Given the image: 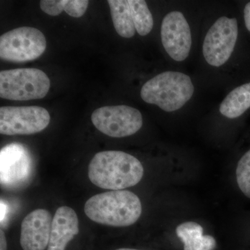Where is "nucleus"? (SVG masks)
Instances as JSON below:
<instances>
[{
	"label": "nucleus",
	"mask_w": 250,
	"mask_h": 250,
	"mask_svg": "<svg viewBox=\"0 0 250 250\" xmlns=\"http://www.w3.org/2000/svg\"><path fill=\"white\" fill-rule=\"evenodd\" d=\"M163 47L172 60L182 62L192 49V33L183 13L172 11L164 16L161 26Z\"/></svg>",
	"instance_id": "9"
},
{
	"label": "nucleus",
	"mask_w": 250,
	"mask_h": 250,
	"mask_svg": "<svg viewBox=\"0 0 250 250\" xmlns=\"http://www.w3.org/2000/svg\"><path fill=\"white\" fill-rule=\"evenodd\" d=\"M144 168L139 159L121 151H104L93 156L88 167L90 182L99 188L122 190L139 183Z\"/></svg>",
	"instance_id": "1"
},
{
	"label": "nucleus",
	"mask_w": 250,
	"mask_h": 250,
	"mask_svg": "<svg viewBox=\"0 0 250 250\" xmlns=\"http://www.w3.org/2000/svg\"><path fill=\"white\" fill-rule=\"evenodd\" d=\"M195 87L191 78L178 71H165L143 84L141 97L143 101L163 111L172 113L181 109L193 96Z\"/></svg>",
	"instance_id": "3"
},
{
	"label": "nucleus",
	"mask_w": 250,
	"mask_h": 250,
	"mask_svg": "<svg viewBox=\"0 0 250 250\" xmlns=\"http://www.w3.org/2000/svg\"><path fill=\"white\" fill-rule=\"evenodd\" d=\"M135 28L141 36L148 35L152 30L154 19L147 3L143 0H128Z\"/></svg>",
	"instance_id": "16"
},
{
	"label": "nucleus",
	"mask_w": 250,
	"mask_h": 250,
	"mask_svg": "<svg viewBox=\"0 0 250 250\" xmlns=\"http://www.w3.org/2000/svg\"><path fill=\"white\" fill-rule=\"evenodd\" d=\"M6 211H7V207L5 205L2 200L1 201V222L2 223L3 220H4L5 216L6 215Z\"/></svg>",
	"instance_id": "22"
},
{
	"label": "nucleus",
	"mask_w": 250,
	"mask_h": 250,
	"mask_svg": "<svg viewBox=\"0 0 250 250\" xmlns=\"http://www.w3.org/2000/svg\"><path fill=\"white\" fill-rule=\"evenodd\" d=\"M89 1L87 0H64V11L73 18L83 16Z\"/></svg>",
	"instance_id": "18"
},
{
	"label": "nucleus",
	"mask_w": 250,
	"mask_h": 250,
	"mask_svg": "<svg viewBox=\"0 0 250 250\" xmlns=\"http://www.w3.org/2000/svg\"><path fill=\"white\" fill-rule=\"evenodd\" d=\"M50 81L39 69L20 68L0 72V97L13 101L45 98Z\"/></svg>",
	"instance_id": "4"
},
{
	"label": "nucleus",
	"mask_w": 250,
	"mask_h": 250,
	"mask_svg": "<svg viewBox=\"0 0 250 250\" xmlns=\"http://www.w3.org/2000/svg\"><path fill=\"white\" fill-rule=\"evenodd\" d=\"M250 109V82L231 90L220 103L219 111L228 119H238Z\"/></svg>",
	"instance_id": "14"
},
{
	"label": "nucleus",
	"mask_w": 250,
	"mask_h": 250,
	"mask_svg": "<svg viewBox=\"0 0 250 250\" xmlns=\"http://www.w3.org/2000/svg\"><path fill=\"white\" fill-rule=\"evenodd\" d=\"M235 174L237 187L242 195L250 200V147L238 159Z\"/></svg>",
	"instance_id": "17"
},
{
	"label": "nucleus",
	"mask_w": 250,
	"mask_h": 250,
	"mask_svg": "<svg viewBox=\"0 0 250 250\" xmlns=\"http://www.w3.org/2000/svg\"><path fill=\"white\" fill-rule=\"evenodd\" d=\"M91 121L100 132L112 138L132 136L143 124L141 111L126 105L97 108L92 113Z\"/></svg>",
	"instance_id": "7"
},
{
	"label": "nucleus",
	"mask_w": 250,
	"mask_h": 250,
	"mask_svg": "<svg viewBox=\"0 0 250 250\" xmlns=\"http://www.w3.org/2000/svg\"><path fill=\"white\" fill-rule=\"evenodd\" d=\"M0 250H7V241L2 229L0 230Z\"/></svg>",
	"instance_id": "21"
},
{
	"label": "nucleus",
	"mask_w": 250,
	"mask_h": 250,
	"mask_svg": "<svg viewBox=\"0 0 250 250\" xmlns=\"http://www.w3.org/2000/svg\"><path fill=\"white\" fill-rule=\"evenodd\" d=\"M50 123V115L38 106H1L0 133L6 136L31 135L41 132Z\"/></svg>",
	"instance_id": "8"
},
{
	"label": "nucleus",
	"mask_w": 250,
	"mask_h": 250,
	"mask_svg": "<svg viewBox=\"0 0 250 250\" xmlns=\"http://www.w3.org/2000/svg\"><path fill=\"white\" fill-rule=\"evenodd\" d=\"M116 250H136V249H131V248H121V249H118Z\"/></svg>",
	"instance_id": "23"
},
{
	"label": "nucleus",
	"mask_w": 250,
	"mask_h": 250,
	"mask_svg": "<svg viewBox=\"0 0 250 250\" xmlns=\"http://www.w3.org/2000/svg\"><path fill=\"white\" fill-rule=\"evenodd\" d=\"M41 9L51 16H57L64 11V0H42L40 1Z\"/></svg>",
	"instance_id": "19"
},
{
	"label": "nucleus",
	"mask_w": 250,
	"mask_h": 250,
	"mask_svg": "<svg viewBox=\"0 0 250 250\" xmlns=\"http://www.w3.org/2000/svg\"><path fill=\"white\" fill-rule=\"evenodd\" d=\"M85 214L92 221L115 228L134 225L142 214L139 197L129 190L98 194L85 202Z\"/></svg>",
	"instance_id": "2"
},
{
	"label": "nucleus",
	"mask_w": 250,
	"mask_h": 250,
	"mask_svg": "<svg viewBox=\"0 0 250 250\" xmlns=\"http://www.w3.org/2000/svg\"><path fill=\"white\" fill-rule=\"evenodd\" d=\"M47 47L44 34L39 29L22 27L0 37V57L6 62H22L39 58Z\"/></svg>",
	"instance_id": "6"
},
{
	"label": "nucleus",
	"mask_w": 250,
	"mask_h": 250,
	"mask_svg": "<svg viewBox=\"0 0 250 250\" xmlns=\"http://www.w3.org/2000/svg\"><path fill=\"white\" fill-rule=\"evenodd\" d=\"M52 217L48 210H33L21 224V246L23 250H45L48 247Z\"/></svg>",
	"instance_id": "11"
},
{
	"label": "nucleus",
	"mask_w": 250,
	"mask_h": 250,
	"mask_svg": "<svg viewBox=\"0 0 250 250\" xmlns=\"http://www.w3.org/2000/svg\"><path fill=\"white\" fill-rule=\"evenodd\" d=\"M238 38V23L236 18L224 16L213 23L206 34L202 44L205 62L214 67L226 64L231 58Z\"/></svg>",
	"instance_id": "5"
},
{
	"label": "nucleus",
	"mask_w": 250,
	"mask_h": 250,
	"mask_svg": "<svg viewBox=\"0 0 250 250\" xmlns=\"http://www.w3.org/2000/svg\"><path fill=\"white\" fill-rule=\"evenodd\" d=\"M243 19L246 29L250 33V1L245 5L243 9Z\"/></svg>",
	"instance_id": "20"
},
{
	"label": "nucleus",
	"mask_w": 250,
	"mask_h": 250,
	"mask_svg": "<svg viewBox=\"0 0 250 250\" xmlns=\"http://www.w3.org/2000/svg\"><path fill=\"white\" fill-rule=\"evenodd\" d=\"M112 21L118 35L131 39L136 34L134 21L127 0H108Z\"/></svg>",
	"instance_id": "15"
},
{
	"label": "nucleus",
	"mask_w": 250,
	"mask_h": 250,
	"mask_svg": "<svg viewBox=\"0 0 250 250\" xmlns=\"http://www.w3.org/2000/svg\"><path fill=\"white\" fill-rule=\"evenodd\" d=\"M79 232V219L75 210L66 206L59 207L52 220L47 250H65Z\"/></svg>",
	"instance_id": "12"
},
{
	"label": "nucleus",
	"mask_w": 250,
	"mask_h": 250,
	"mask_svg": "<svg viewBox=\"0 0 250 250\" xmlns=\"http://www.w3.org/2000/svg\"><path fill=\"white\" fill-rule=\"evenodd\" d=\"M1 184L16 187L24 183L31 175V160L29 153L22 145L11 143L0 152Z\"/></svg>",
	"instance_id": "10"
},
{
	"label": "nucleus",
	"mask_w": 250,
	"mask_h": 250,
	"mask_svg": "<svg viewBox=\"0 0 250 250\" xmlns=\"http://www.w3.org/2000/svg\"><path fill=\"white\" fill-rule=\"evenodd\" d=\"M203 232L201 225L192 221L180 224L176 228V234L184 243V250H214L217 246L214 237Z\"/></svg>",
	"instance_id": "13"
}]
</instances>
